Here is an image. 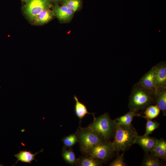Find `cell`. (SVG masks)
Masks as SVG:
<instances>
[{"instance_id": "6da1fadb", "label": "cell", "mask_w": 166, "mask_h": 166, "mask_svg": "<svg viewBox=\"0 0 166 166\" xmlns=\"http://www.w3.org/2000/svg\"><path fill=\"white\" fill-rule=\"evenodd\" d=\"M156 93L138 83L133 86L129 97L130 110L137 112L155 103Z\"/></svg>"}, {"instance_id": "7a4b0ae2", "label": "cell", "mask_w": 166, "mask_h": 166, "mask_svg": "<svg viewBox=\"0 0 166 166\" xmlns=\"http://www.w3.org/2000/svg\"><path fill=\"white\" fill-rule=\"evenodd\" d=\"M112 143L115 151L124 152L133 144L138 135L137 132L131 124L128 125H116Z\"/></svg>"}, {"instance_id": "3957f363", "label": "cell", "mask_w": 166, "mask_h": 166, "mask_svg": "<svg viewBox=\"0 0 166 166\" xmlns=\"http://www.w3.org/2000/svg\"><path fill=\"white\" fill-rule=\"evenodd\" d=\"M89 127L95 131L105 141H107L113 135L116 125L109 114L105 113L97 118H94Z\"/></svg>"}, {"instance_id": "277c9868", "label": "cell", "mask_w": 166, "mask_h": 166, "mask_svg": "<svg viewBox=\"0 0 166 166\" xmlns=\"http://www.w3.org/2000/svg\"><path fill=\"white\" fill-rule=\"evenodd\" d=\"M77 134L81 151L86 154L93 147L104 140L95 131L89 127L80 128Z\"/></svg>"}, {"instance_id": "5b68a950", "label": "cell", "mask_w": 166, "mask_h": 166, "mask_svg": "<svg viewBox=\"0 0 166 166\" xmlns=\"http://www.w3.org/2000/svg\"><path fill=\"white\" fill-rule=\"evenodd\" d=\"M115 152L112 142L105 141L94 146L86 155L102 162L110 158Z\"/></svg>"}, {"instance_id": "8992f818", "label": "cell", "mask_w": 166, "mask_h": 166, "mask_svg": "<svg viewBox=\"0 0 166 166\" xmlns=\"http://www.w3.org/2000/svg\"><path fill=\"white\" fill-rule=\"evenodd\" d=\"M50 6L49 0H27L24 12L29 19L33 21L41 12Z\"/></svg>"}, {"instance_id": "52a82bcc", "label": "cell", "mask_w": 166, "mask_h": 166, "mask_svg": "<svg viewBox=\"0 0 166 166\" xmlns=\"http://www.w3.org/2000/svg\"><path fill=\"white\" fill-rule=\"evenodd\" d=\"M154 86L156 93L166 89V63L162 61L155 65Z\"/></svg>"}, {"instance_id": "ba28073f", "label": "cell", "mask_w": 166, "mask_h": 166, "mask_svg": "<svg viewBox=\"0 0 166 166\" xmlns=\"http://www.w3.org/2000/svg\"><path fill=\"white\" fill-rule=\"evenodd\" d=\"M55 16L61 22H66L73 18L74 12L63 4L61 6L56 5L53 7Z\"/></svg>"}, {"instance_id": "9c48e42d", "label": "cell", "mask_w": 166, "mask_h": 166, "mask_svg": "<svg viewBox=\"0 0 166 166\" xmlns=\"http://www.w3.org/2000/svg\"><path fill=\"white\" fill-rule=\"evenodd\" d=\"M156 69L155 66H153L137 82L144 88L155 92L154 81Z\"/></svg>"}, {"instance_id": "30bf717a", "label": "cell", "mask_w": 166, "mask_h": 166, "mask_svg": "<svg viewBox=\"0 0 166 166\" xmlns=\"http://www.w3.org/2000/svg\"><path fill=\"white\" fill-rule=\"evenodd\" d=\"M157 139L156 138L150 136L148 135H138L136 139L135 144H139L145 152H150L154 147Z\"/></svg>"}, {"instance_id": "8fae6325", "label": "cell", "mask_w": 166, "mask_h": 166, "mask_svg": "<svg viewBox=\"0 0 166 166\" xmlns=\"http://www.w3.org/2000/svg\"><path fill=\"white\" fill-rule=\"evenodd\" d=\"M151 154L159 159L164 161L166 159V142L162 138L157 139L156 144L152 150L150 152Z\"/></svg>"}, {"instance_id": "7c38bea8", "label": "cell", "mask_w": 166, "mask_h": 166, "mask_svg": "<svg viewBox=\"0 0 166 166\" xmlns=\"http://www.w3.org/2000/svg\"><path fill=\"white\" fill-rule=\"evenodd\" d=\"M43 151V149H42L39 152L33 154L30 151L21 150L19 153L14 155V156L17 159V160L14 165H15L18 161L29 164H31L34 160L37 161L35 159V156L37 154Z\"/></svg>"}, {"instance_id": "4fadbf2b", "label": "cell", "mask_w": 166, "mask_h": 166, "mask_svg": "<svg viewBox=\"0 0 166 166\" xmlns=\"http://www.w3.org/2000/svg\"><path fill=\"white\" fill-rule=\"evenodd\" d=\"M55 15L49 8L45 9L41 12L35 18L33 22L37 25L46 23L51 20Z\"/></svg>"}, {"instance_id": "5bb4252c", "label": "cell", "mask_w": 166, "mask_h": 166, "mask_svg": "<svg viewBox=\"0 0 166 166\" xmlns=\"http://www.w3.org/2000/svg\"><path fill=\"white\" fill-rule=\"evenodd\" d=\"M73 98L75 101L74 112L80 121L87 114H91L95 118L94 114L89 112L85 105L83 102L80 101L76 95L74 96Z\"/></svg>"}, {"instance_id": "9a60e30c", "label": "cell", "mask_w": 166, "mask_h": 166, "mask_svg": "<svg viewBox=\"0 0 166 166\" xmlns=\"http://www.w3.org/2000/svg\"><path fill=\"white\" fill-rule=\"evenodd\" d=\"M136 116L140 115L135 111L130 110L124 115L116 118L113 121L116 125H130L133 118Z\"/></svg>"}, {"instance_id": "2e32d148", "label": "cell", "mask_w": 166, "mask_h": 166, "mask_svg": "<svg viewBox=\"0 0 166 166\" xmlns=\"http://www.w3.org/2000/svg\"><path fill=\"white\" fill-rule=\"evenodd\" d=\"M149 152H146L144 154L141 166H162L165 164L156 156Z\"/></svg>"}, {"instance_id": "e0dca14e", "label": "cell", "mask_w": 166, "mask_h": 166, "mask_svg": "<svg viewBox=\"0 0 166 166\" xmlns=\"http://www.w3.org/2000/svg\"><path fill=\"white\" fill-rule=\"evenodd\" d=\"M155 104L161 110L164 116L166 115V89L157 92Z\"/></svg>"}, {"instance_id": "ac0fdd59", "label": "cell", "mask_w": 166, "mask_h": 166, "mask_svg": "<svg viewBox=\"0 0 166 166\" xmlns=\"http://www.w3.org/2000/svg\"><path fill=\"white\" fill-rule=\"evenodd\" d=\"M102 162L89 156H82L77 159L76 165L80 166H99Z\"/></svg>"}, {"instance_id": "d6986e66", "label": "cell", "mask_w": 166, "mask_h": 166, "mask_svg": "<svg viewBox=\"0 0 166 166\" xmlns=\"http://www.w3.org/2000/svg\"><path fill=\"white\" fill-rule=\"evenodd\" d=\"M61 156L66 163L70 165H76L77 159L76 158L73 151L70 149H68L63 148Z\"/></svg>"}, {"instance_id": "ffe728a7", "label": "cell", "mask_w": 166, "mask_h": 166, "mask_svg": "<svg viewBox=\"0 0 166 166\" xmlns=\"http://www.w3.org/2000/svg\"><path fill=\"white\" fill-rule=\"evenodd\" d=\"M146 108L144 112V116L142 117L152 120L157 117L160 111V108L156 105H149Z\"/></svg>"}, {"instance_id": "44dd1931", "label": "cell", "mask_w": 166, "mask_h": 166, "mask_svg": "<svg viewBox=\"0 0 166 166\" xmlns=\"http://www.w3.org/2000/svg\"><path fill=\"white\" fill-rule=\"evenodd\" d=\"M61 140L64 146L66 148L72 147L78 141L77 133L72 134L65 136Z\"/></svg>"}, {"instance_id": "7402d4cb", "label": "cell", "mask_w": 166, "mask_h": 166, "mask_svg": "<svg viewBox=\"0 0 166 166\" xmlns=\"http://www.w3.org/2000/svg\"><path fill=\"white\" fill-rule=\"evenodd\" d=\"M146 119V131L144 135H149L159 127L160 124L156 121H152V119Z\"/></svg>"}, {"instance_id": "603a6c76", "label": "cell", "mask_w": 166, "mask_h": 166, "mask_svg": "<svg viewBox=\"0 0 166 166\" xmlns=\"http://www.w3.org/2000/svg\"><path fill=\"white\" fill-rule=\"evenodd\" d=\"M80 0H65L63 5L74 12L76 11L80 6Z\"/></svg>"}, {"instance_id": "cb8c5ba5", "label": "cell", "mask_w": 166, "mask_h": 166, "mask_svg": "<svg viewBox=\"0 0 166 166\" xmlns=\"http://www.w3.org/2000/svg\"><path fill=\"white\" fill-rule=\"evenodd\" d=\"M123 157V155L118 156L113 161L109 164L110 166H125V163Z\"/></svg>"}, {"instance_id": "d4e9b609", "label": "cell", "mask_w": 166, "mask_h": 166, "mask_svg": "<svg viewBox=\"0 0 166 166\" xmlns=\"http://www.w3.org/2000/svg\"><path fill=\"white\" fill-rule=\"evenodd\" d=\"M54 2H58L61 1V0H52Z\"/></svg>"}]
</instances>
